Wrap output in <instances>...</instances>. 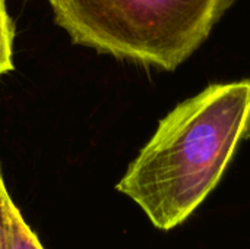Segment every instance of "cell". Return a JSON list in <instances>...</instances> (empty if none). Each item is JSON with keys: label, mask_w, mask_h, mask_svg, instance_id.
I'll use <instances>...</instances> for the list:
<instances>
[{"label": "cell", "mask_w": 250, "mask_h": 249, "mask_svg": "<svg viewBox=\"0 0 250 249\" xmlns=\"http://www.w3.org/2000/svg\"><path fill=\"white\" fill-rule=\"evenodd\" d=\"M249 138L250 78L212 84L160 120L116 189L157 229H174L217 188Z\"/></svg>", "instance_id": "6da1fadb"}, {"label": "cell", "mask_w": 250, "mask_h": 249, "mask_svg": "<svg viewBox=\"0 0 250 249\" xmlns=\"http://www.w3.org/2000/svg\"><path fill=\"white\" fill-rule=\"evenodd\" d=\"M236 0H50L73 44L174 70L209 37Z\"/></svg>", "instance_id": "7a4b0ae2"}, {"label": "cell", "mask_w": 250, "mask_h": 249, "mask_svg": "<svg viewBox=\"0 0 250 249\" xmlns=\"http://www.w3.org/2000/svg\"><path fill=\"white\" fill-rule=\"evenodd\" d=\"M9 220V249H44L38 236L25 222L22 213L10 200L7 204Z\"/></svg>", "instance_id": "3957f363"}, {"label": "cell", "mask_w": 250, "mask_h": 249, "mask_svg": "<svg viewBox=\"0 0 250 249\" xmlns=\"http://www.w3.org/2000/svg\"><path fill=\"white\" fill-rule=\"evenodd\" d=\"M15 25L6 9V0H0V78L15 69L13 63Z\"/></svg>", "instance_id": "277c9868"}, {"label": "cell", "mask_w": 250, "mask_h": 249, "mask_svg": "<svg viewBox=\"0 0 250 249\" xmlns=\"http://www.w3.org/2000/svg\"><path fill=\"white\" fill-rule=\"evenodd\" d=\"M10 195L6 189L1 167H0V249H9V220H7V204Z\"/></svg>", "instance_id": "5b68a950"}]
</instances>
